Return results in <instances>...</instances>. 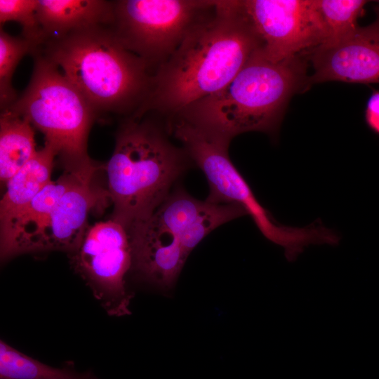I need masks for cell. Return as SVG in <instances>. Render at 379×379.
Returning a JSON list of instances; mask_svg holds the SVG:
<instances>
[{
	"label": "cell",
	"mask_w": 379,
	"mask_h": 379,
	"mask_svg": "<svg viewBox=\"0 0 379 379\" xmlns=\"http://www.w3.org/2000/svg\"><path fill=\"white\" fill-rule=\"evenodd\" d=\"M260 48L241 1H216L213 13L154 71L149 93L132 117H173L222 89Z\"/></svg>",
	"instance_id": "6da1fadb"
},
{
	"label": "cell",
	"mask_w": 379,
	"mask_h": 379,
	"mask_svg": "<svg viewBox=\"0 0 379 379\" xmlns=\"http://www.w3.org/2000/svg\"><path fill=\"white\" fill-rule=\"evenodd\" d=\"M307 67L304 55L273 62L259 48L222 89L169 119L182 120L228 141L251 131L274 135L289 100L310 84Z\"/></svg>",
	"instance_id": "7a4b0ae2"
},
{
	"label": "cell",
	"mask_w": 379,
	"mask_h": 379,
	"mask_svg": "<svg viewBox=\"0 0 379 379\" xmlns=\"http://www.w3.org/2000/svg\"><path fill=\"white\" fill-rule=\"evenodd\" d=\"M40 51L88 101L96 118L131 117L146 100L153 72L121 44L109 26L75 30L48 39Z\"/></svg>",
	"instance_id": "3957f363"
},
{
	"label": "cell",
	"mask_w": 379,
	"mask_h": 379,
	"mask_svg": "<svg viewBox=\"0 0 379 379\" xmlns=\"http://www.w3.org/2000/svg\"><path fill=\"white\" fill-rule=\"evenodd\" d=\"M168 134L166 125L145 116L126 117L119 128L105 168L112 220L126 230L153 215L192 161Z\"/></svg>",
	"instance_id": "277c9868"
},
{
	"label": "cell",
	"mask_w": 379,
	"mask_h": 379,
	"mask_svg": "<svg viewBox=\"0 0 379 379\" xmlns=\"http://www.w3.org/2000/svg\"><path fill=\"white\" fill-rule=\"evenodd\" d=\"M166 128L168 133L181 142L191 161L204 173L209 185L206 200L242 206L262 235L284 249L288 261L295 260L311 245L329 242L331 232L321 222L293 227L282 225L274 220L232 164L229 156L230 141L180 119L168 121Z\"/></svg>",
	"instance_id": "5b68a950"
},
{
	"label": "cell",
	"mask_w": 379,
	"mask_h": 379,
	"mask_svg": "<svg viewBox=\"0 0 379 379\" xmlns=\"http://www.w3.org/2000/svg\"><path fill=\"white\" fill-rule=\"evenodd\" d=\"M32 56L29 84L5 111L27 120L40 131L45 144L60 157L65 168L81 166L91 160L87 141L95 114L77 88L40 48Z\"/></svg>",
	"instance_id": "8992f818"
},
{
	"label": "cell",
	"mask_w": 379,
	"mask_h": 379,
	"mask_svg": "<svg viewBox=\"0 0 379 379\" xmlns=\"http://www.w3.org/2000/svg\"><path fill=\"white\" fill-rule=\"evenodd\" d=\"M215 5L211 0L114 1L109 27L125 48L156 70Z\"/></svg>",
	"instance_id": "52a82bcc"
},
{
	"label": "cell",
	"mask_w": 379,
	"mask_h": 379,
	"mask_svg": "<svg viewBox=\"0 0 379 379\" xmlns=\"http://www.w3.org/2000/svg\"><path fill=\"white\" fill-rule=\"evenodd\" d=\"M242 8L267 60L279 62L322 45L326 29L317 0H244Z\"/></svg>",
	"instance_id": "ba28073f"
},
{
	"label": "cell",
	"mask_w": 379,
	"mask_h": 379,
	"mask_svg": "<svg viewBox=\"0 0 379 379\" xmlns=\"http://www.w3.org/2000/svg\"><path fill=\"white\" fill-rule=\"evenodd\" d=\"M71 254L74 269L107 313L114 316L130 313L131 295L124 282L132 267L127 230L112 219L88 226L79 246Z\"/></svg>",
	"instance_id": "9c48e42d"
},
{
	"label": "cell",
	"mask_w": 379,
	"mask_h": 379,
	"mask_svg": "<svg viewBox=\"0 0 379 379\" xmlns=\"http://www.w3.org/2000/svg\"><path fill=\"white\" fill-rule=\"evenodd\" d=\"M100 168L92 160L81 166L74 182L43 227L25 244L22 253L63 251L72 253L78 248L88 227L90 213L104 207L107 200H110L108 190L94 182Z\"/></svg>",
	"instance_id": "30bf717a"
},
{
	"label": "cell",
	"mask_w": 379,
	"mask_h": 379,
	"mask_svg": "<svg viewBox=\"0 0 379 379\" xmlns=\"http://www.w3.org/2000/svg\"><path fill=\"white\" fill-rule=\"evenodd\" d=\"M308 54L314 67L310 84L379 83V14L372 24L358 26L338 43L319 46Z\"/></svg>",
	"instance_id": "8fae6325"
},
{
	"label": "cell",
	"mask_w": 379,
	"mask_h": 379,
	"mask_svg": "<svg viewBox=\"0 0 379 379\" xmlns=\"http://www.w3.org/2000/svg\"><path fill=\"white\" fill-rule=\"evenodd\" d=\"M132 251V267L145 279L162 288L176 281L188 254L178 239L148 221L128 231Z\"/></svg>",
	"instance_id": "7c38bea8"
},
{
	"label": "cell",
	"mask_w": 379,
	"mask_h": 379,
	"mask_svg": "<svg viewBox=\"0 0 379 379\" xmlns=\"http://www.w3.org/2000/svg\"><path fill=\"white\" fill-rule=\"evenodd\" d=\"M84 164L65 168L64 173L56 180L51 181L45 186L9 226L0 232L2 259L22 253L25 244L43 227L59 200L74 182L80 168Z\"/></svg>",
	"instance_id": "4fadbf2b"
},
{
	"label": "cell",
	"mask_w": 379,
	"mask_h": 379,
	"mask_svg": "<svg viewBox=\"0 0 379 379\" xmlns=\"http://www.w3.org/2000/svg\"><path fill=\"white\" fill-rule=\"evenodd\" d=\"M36 15L48 41L75 30L111 25L114 1L38 0Z\"/></svg>",
	"instance_id": "5bb4252c"
},
{
	"label": "cell",
	"mask_w": 379,
	"mask_h": 379,
	"mask_svg": "<svg viewBox=\"0 0 379 379\" xmlns=\"http://www.w3.org/2000/svg\"><path fill=\"white\" fill-rule=\"evenodd\" d=\"M57 156L48 144L6 184L0 202V232L5 230L28 204L51 180L54 159Z\"/></svg>",
	"instance_id": "9a60e30c"
},
{
	"label": "cell",
	"mask_w": 379,
	"mask_h": 379,
	"mask_svg": "<svg viewBox=\"0 0 379 379\" xmlns=\"http://www.w3.org/2000/svg\"><path fill=\"white\" fill-rule=\"evenodd\" d=\"M34 127L8 111L0 117V178L6 183L36 154Z\"/></svg>",
	"instance_id": "2e32d148"
},
{
	"label": "cell",
	"mask_w": 379,
	"mask_h": 379,
	"mask_svg": "<svg viewBox=\"0 0 379 379\" xmlns=\"http://www.w3.org/2000/svg\"><path fill=\"white\" fill-rule=\"evenodd\" d=\"M0 379H99L92 372L53 368L0 343Z\"/></svg>",
	"instance_id": "e0dca14e"
},
{
	"label": "cell",
	"mask_w": 379,
	"mask_h": 379,
	"mask_svg": "<svg viewBox=\"0 0 379 379\" xmlns=\"http://www.w3.org/2000/svg\"><path fill=\"white\" fill-rule=\"evenodd\" d=\"M40 48L35 43L22 36H14L0 29V107L8 109L18 95L12 85L15 70L27 54L33 55Z\"/></svg>",
	"instance_id": "ac0fdd59"
},
{
	"label": "cell",
	"mask_w": 379,
	"mask_h": 379,
	"mask_svg": "<svg viewBox=\"0 0 379 379\" xmlns=\"http://www.w3.org/2000/svg\"><path fill=\"white\" fill-rule=\"evenodd\" d=\"M326 29L325 42L319 46H333L351 34L364 13L367 1L317 0Z\"/></svg>",
	"instance_id": "d6986e66"
},
{
	"label": "cell",
	"mask_w": 379,
	"mask_h": 379,
	"mask_svg": "<svg viewBox=\"0 0 379 379\" xmlns=\"http://www.w3.org/2000/svg\"><path fill=\"white\" fill-rule=\"evenodd\" d=\"M38 0H0V24L14 21L22 27V36L43 46L47 41L36 15Z\"/></svg>",
	"instance_id": "ffe728a7"
},
{
	"label": "cell",
	"mask_w": 379,
	"mask_h": 379,
	"mask_svg": "<svg viewBox=\"0 0 379 379\" xmlns=\"http://www.w3.org/2000/svg\"><path fill=\"white\" fill-rule=\"evenodd\" d=\"M365 120L368 128L379 135V91L373 90L365 110Z\"/></svg>",
	"instance_id": "44dd1931"
}]
</instances>
